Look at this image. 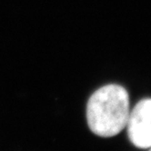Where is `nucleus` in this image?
<instances>
[{"label":"nucleus","mask_w":151,"mask_h":151,"mask_svg":"<svg viewBox=\"0 0 151 151\" xmlns=\"http://www.w3.org/2000/svg\"><path fill=\"white\" fill-rule=\"evenodd\" d=\"M129 111L127 91L118 85L104 86L93 93L88 99V127L99 137H114L126 127Z\"/></svg>","instance_id":"obj_1"},{"label":"nucleus","mask_w":151,"mask_h":151,"mask_svg":"<svg viewBox=\"0 0 151 151\" xmlns=\"http://www.w3.org/2000/svg\"><path fill=\"white\" fill-rule=\"evenodd\" d=\"M131 143L139 148L151 147V99L140 100L129 111L127 122Z\"/></svg>","instance_id":"obj_2"},{"label":"nucleus","mask_w":151,"mask_h":151,"mask_svg":"<svg viewBox=\"0 0 151 151\" xmlns=\"http://www.w3.org/2000/svg\"><path fill=\"white\" fill-rule=\"evenodd\" d=\"M149 149H151V147H149Z\"/></svg>","instance_id":"obj_3"}]
</instances>
